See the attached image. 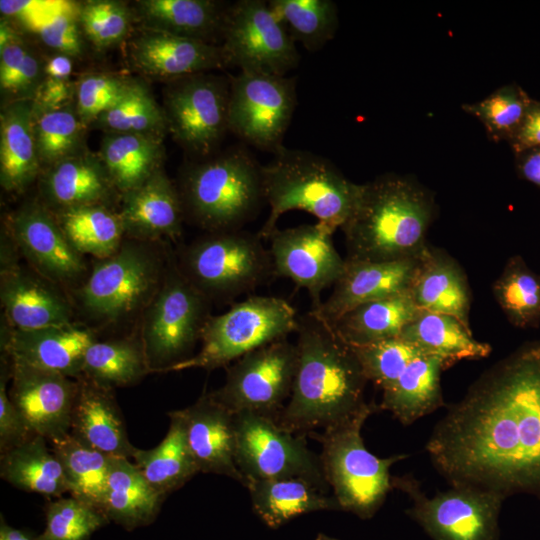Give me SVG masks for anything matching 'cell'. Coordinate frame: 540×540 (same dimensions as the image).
Segmentation results:
<instances>
[{
  "label": "cell",
  "instance_id": "obj_1",
  "mask_svg": "<svg viewBox=\"0 0 540 540\" xmlns=\"http://www.w3.org/2000/svg\"><path fill=\"white\" fill-rule=\"evenodd\" d=\"M426 451L451 486L540 498V341L485 371L438 421Z\"/></svg>",
  "mask_w": 540,
  "mask_h": 540
},
{
  "label": "cell",
  "instance_id": "obj_2",
  "mask_svg": "<svg viewBox=\"0 0 540 540\" xmlns=\"http://www.w3.org/2000/svg\"><path fill=\"white\" fill-rule=\"evenodd\" d=\"M298 361L291 395L275 420L306 435L334 426L363 408L367 378L333 327L309 311L298 318Z\"/></svg>",
  "mask_w": 540,
  "mask_h": 540
},
{
  "label": "cell",
  "instance_id": "obj_3",
  "mask_svg": "<svg viewBox=\"0 0 540 540\" xmlns=\"http://www.w3.org/2000/svg\"><path fill=\"white\" fill-rule=\"evenodd\" d=\"M435 214L430 191L414 179L381 175L361 184L355 208L341 227L345 259L393 261L420 256Z\"/></svg>",
  "mask_w": 540,
  "mask_h": 540
},
{
  "label": "cell",
  "instance_id": "obj_4",
  "mask_svg": "<svg viewBox=\"0 0 540 540\" xmlns=\"http://www.w3.org/2000/svg\"><path fill=\"white\" fill-rule=\"evenodd\" d=\"M261 176L265 202L270 207L258 232L263 239H269L279 218L291 210L313 215L318 224L334 233L353 212L361 188L327 158L285 146L261 165Z\"/></svg>",
  "mask_w": 540,
  "mask_h": 540
},
{
  "label": "cell",
  "instance_id": "obj_5",
  "mask_svg": "<svg viewBox=\"0 0 540 540\" xmlns=\"http://www.w3.org/2000/svg\"><path fill=\"white\" fill-rule=\"evenodd\" d=\"M178 191L185 216L208 232L240 229L266 203L261 165L239 147L191 165Z\"/></svg>",
  "mask_w": 540,
  "mask_h": 540
},
{
  "label": "cell",
  "instance_id": "obj_6",
  "mask_svg": "<svg viewBox=\"0 0 540 540\" xmlns=\"http://www.w3.org/2000/svg\"><path fill=\"white\" fill-rule=\"evenodd\" d=\"M373 411L374 406L367 403L348 419L314 435L322 445L319 456L324 476L340 510L363 520L376 514L392 489L391 466L408 456L379 458L367 450L361 430Z\"/></svg>",
  "mask_w": 540,
  "mask_h": 540
},
{
  "label": "cell",
  "instance_id": "obj_7",
  "mask_svg": "<svg viewBox=\"0 0 540 540\" xmlns=\"http://www.w3.org/2000/svg\"><path fill=\"white\" fill-rule=\"evenodd\" d=\"M262 240L259 233L241 229L208 232L187 245L177 262L209 302L232 300L275 277L270 251Z\"/></svg>",
  "mask_w": 540,
  "mask_h": 540
},
{
  "label": "cell",
  "instance_id": "obj_8",
  "mask_svg": "<svg viewBox=\"0 0 540 540\" xmlns=\"http://www.w3.org/2000/svg\"><path fill=\"white\" fill-rule=\"evenodd\" d=\"M168 254L150 242L123 241L110 257L97 260L78 289L83 313L104 324L117 323L143 312L158 290Z\"/></svg>",
  "mask_w": 540,
  "mask_h": 540
},
{
  "label": "cell",
  "instance_id": "obj_9",
  "mask_svg": "<svg viewBox=\"0 0 540 540\" xmlns=\"http://www.w3.org/2000/svg\"><path fill=\"white\" fill-rule=\"evenodd\" d=\"M209 302L168 254L162 282L142 312L140 337L151 373H167L193 356L210 317Z\"/></svg>",
  "mask_w": 540,
  "mask_h": 540
},
{
  "label": "cell",
  "instance_id": "obj_10",
  "mask_svg": "<svg viewBox=\"0 0 540 540\" xmlns=\"http://www.w3.org/2000/svg\"><path fill=\"white\" fill-rule=\"evenodd\" d=\"M298 318L285 299L250 296L220 315H210L202 331L200 350L169 372L228 366L251 351L296 333Z\"/></svg>",
  "mask_w": 540,
  "mask_h": 540
},
{
  "label": "cell",
  "instance_id": "obj_11",
  "mask_svg": "<svg viewBox=\"0 0 540 540\" xmlns=\"http://www.w3.org/2000/svg\"><path fill=\"white\" fill-rule=\"evenodd\" d=\"M234 415L235 460L243 486L252 479L300 478L328 493L320 456L308 448L305 435L290 432L270 416Z\"/></svg>",
  "mask_w": 540,
  "mask_h": 540
},
{
  "label": "cell",
  "instance_id": "obj_12",
  "mask_svg": "<svg viewBox=\"0 0 540 540\" xmlns=\"http://www.w3.org/2000/svg\"><path fill=\"white\" fill-rule=\"evenodd\" d=\"M412 500L407 514L433 540H497L498 518L505 499L498 493L467 486L427 497L411 477L392 479Z\"/></svg>",
  "mask_w": 540,
  "mask_h": 540
},
{
  "label": "cell",
  "instance_id": "obj_13",
  "mask_svg": "<svg viewBox=\"0 0 540 540\" xmlns=\"http://www.w3.org/2000/svg\"><path fill=\"white\" fill-rule=\"evenodd\" d=\"M297 361L296 343L287 338L272 342L234 361L224 384L209 394L233 414L276 418L291 395Z\"/></svg>",
  "mask_w": 540,
  "mask_h": 540
},
{
  "label": "cell",
  "instance_id": "obj_14",
  "mask_svg": "<svg viewBox=\"0 0 540 540\" xmlns=\"http://www.w3.org/2000/svg\"><path fill=\"white\" fill-rule=\"evenodd\" d=\"M296 105L294 78L239 72L230 77L228 130L246 144L274 153L283 146Z\"/></svg>",
  "mask_w": 540,
  "mask_h": 540
},
{
  "label": "cell",
  "instance_id": "obj_15",
  "mask_svg": "<svg viewBox=\"0 0 540 540\" xmlns=\"http://www.w3.org/2000/svg\"><path fill=\"white\" fill-rule=\"evenodd\" d=\"M221 49L240 72L286 76L300 61L294 40L264 0L230 4Z\"/></svg>",
  "mask_w": 540,
  "mask_h": 540
},
{
  "label": "cell",
  "instance_id": "obj_16",
  "mask_svg": "<svg viewBox=\"0 0 540 540\" xmlns=\"http://www.w3.org/2000/svg\"><path fill=\"white\" fill-rule=\"evenodd\" d=\"M230 77L207 72L172 81L165 95L168 130L185 149L211 154L228 130Z\"/></svg>",
  "mask_w": 540,
  "mask_h": 540
},
{
  "label": "cell",
  "instance_id": "obj_17",
  "mask_svg": "<svg viewBox=\"0 0 540 540\" xmlns=\"http://www.w3.org/2000/svg\"><path fill=\"white\" fill-rule=\"evenodd\" d=\"M20 255L10 234L2 236L0 299L5 322L25 330L72 324L70 301L55 284L23 266Z\"/></svg>",
  "mask_w": 540,
  "mask_h": 540
},
{
  "label": "cell",
  "instance_id": "obj_18",
  "mask_svg": "<svg viewBox=\"0 0 540 540\" xmlns=\"http://www.w3.org/2000/svg\"><path fill=\"white\" fill-rule=\"evenodd\" d=\"M330 231L320 224L276 229L270 240L274 276L293 281L311 297V309L321 304L322 292L343 273L345 258L336 250Z\"/></svg>",
  "mask_w": 540,
  "mask_h": 540
},
{
  "label": "cell",
  "instance_id": "obj_19",
  "mask_svg": "<svg viewBox=\"0 0 540 540\" xmlns=\"http://www.w3.org/2000/svg\"><path fill=\"white\" fill-rule=\"evenodd\" d=\"M30 267L59 285L84 281V256L69 242L55 216L45 206L31 202L11 218L8 232Z\"/></svg>",
  "mask_w": 540,
  "mask_h": 540
},
{
  "label": "cell",
  "instance_id": "obj_20",
  "mask_svg": "<svg viewBox=\"0 0 540 540\" xmlns=\"http://www.w3.org/2000/svg\"><path fill=\"white\" fill-rule=\"evenodd\" d=\"M10 361L9 397L32 430L48 442L68 434L77 379Z\"/></svg>",
  "mask_w": 540,
  "mask_h": 540
},
{
  "label": "cell",
  "instance_id": "obj_21",
  "mask_svg": "<svg viewBox=\"0 0 540 540\" xmlns=\"http://www.w3.org/2000/svg\"><path fill=\"white\" fill-rule=\"evenodd\" d=\"M422 254L393 261L345 259L331 294L310 311L332 324L359 305L410 291Z\"/></svg>",
  "mask_w": 540,
  "mask_h": 540
},
{
  "label": "cell",
  "instance_id": "obj_22",
  "mask_svg": "<svg viewBox=\"0 0 540 540\" xmlns=\"http://www.w3.org/2000/svg\"><path fill=\"white\" fill-rule=\"evenodd\" d=\"M95 340L91 330L73 323L27 330L1 326V352L12 361L73 379L82 375L84 355Z\"/></svg>",
  "mask_w": 540,
  "mask_h": 540
},
{
  "label": "cell",
  "instance_id": "obj_23",
  "mask_svg": "<svg viewBox=\"0 0 540 540\" xmlns=\"http://www.w3.org/2000/svg\"><path fill=\"white\" fill-rule=\"evenodd\" d=\"M178 412L199 471L227 476L243 485L244 478L235 460V415L209 392Z\"/></svg>",
  "mask_w": 540,
  "mask_h": 540
},
{
  "label": "cell",
  "instance_id": "obj_24",
  "mask_svg": "<svg viewBox=\"0 0 540 540\" xmlns=\"http://www.w3.org/2000/svg\"><path fill=\"white\" fill-rule=\"evenodd\" d=\"M118 214L125 236L150 243L178 239L185 217L179 191L161 168L140 186L122 194Z\"/></svg>",
  "mask_w": 540,
  "mask_h": 540
},
{
  "label": "cell",
  "instance_id": "obj_25",
  "mask_svg": "<svg viewBox=\"0 0 540 540\" xmlns=\"http://www.w3.org/2000/svg\"><path fill=\"white\" fill-rule=\"evenodd\" d=\"M130 57L140 71L172 81L227 66L220 45L151 29L131 41Z\"/></svg>",
  "mask_w": 540,
  "mask_h": 540
},
{
  "label": "cell",
  "instance_id": "obj_26",
  "mask_svg": "<svg viewBox=\"0 0 540 540\" xmlns=\"http://www.w3.org/2000/svg\"><path fill=\"white\" fill-rule=\"evenodd\" d=\"M77 381L69 433L110 457H132L136 447L129 442L114 389L85 376Z\"/></svg>",
  "mask_w": 540,
  "mask_h": 540
},
{
  "label": "cell",
  "instance_id": "obj_27",
  "mask_svg": "<svg viewBox=\"0 0 540 540\" xmlns=\"http://www.w3.org/2000/svg\"><path fill=\"white\" fill-rule=\"evenodd\" d=\"M410 293L420 310L453 316L470 327L468 280L458 262L445 251L427 246Z\"/></svg>",
  "mask_w": 540,
  "mask_h": 540
},
{
  "label": "cell",
  "instance_id": "obj_28",
  "mask_svg": "<svg viewBox=\"0 0 540 540\" xmlns=\"http://www.w3.org/2000/svg\"><path fill=\"white\" fill-rule=\"evenodd\" d=\"M34 100L7 103L0 117V183L8 192H22L36 178L40 159L36 148Z\"/></svg>",
  "mask_w": 540,
  "mask_h": 540
},
{
  "label": "cell",
  "instance_id": "obj_29",
  "mask_svg": "<svg viewBox=\"0 0 540 540\" xmlns=\"http://www.w3.org/2000/svg\"><path fill=\"white\" fill-rule=\"evenodd\" d=\"M166 496L145 479L129 458L112 457L102 513L132 531L157 518Z\"/></svg>",
  "mask_w": 540,
  "mask_h": 540
},
{
  "label": "cell",
  "instance_id": "obj_30",
  "mask_svg": "<svg viewBox=\"0 0 540 540\" xmlns=\"http://www.w3.org/2000/svg\"><path fill=\"white\" fill-rule=\"evenodd\" d=\"M253 511L270 528L276 529L291 519L322 510H340L335 497L300 478L248 480Z\"/></svg>",
  "mask_w": 540,
  "mask_h": 540
},
{
  "label": "cell",
  "instance_id": "obj_31",
  "mask_svg": "<svg viewBox=\"0 0 540 540\" xmlns=\"http://www.w3.org/2000/svg\"><path fill=\"white\" fill-rule=\"evenodd\" d=\"M137 12L146 29L213 44L230 7L212 0H141Z\"/></svg>",
  "mask_w": 540,
  "mask_h": 540
},
{
  "label": "cell",
  "instance_id": "obj_32",
  "mask_svg": "<svg viewBox=\"0 0 540 540\" xmlns=\"http://www.w3.org/2000/svg\"><path fill=\"white\" fill-rule=\"evenodd\" d=\"M42 190L46 199L60 211L104 205L116 188L100 158L74 155L50 166L43 178Z\"/></svg>",
  "mask_w": 540,
  "mask_h": 540
},
{
  "label": "cell",
  "instance_id": "obj_33",
  "mask_svg": "<svg viewBox=\"0 0 540 540\" xmlns=\"http://www.w3.org/2000/svg\"><path fill=\"white\" fill-rule=\"evenodd\" d=\"M443 359L420 355L413 359L398 379L383 390L380 408L403 425H410L443 405L441 372Z\"/></svg>",
  "mask_w": 540,
  "mask_h": 540
},
{
  "label": "cell",
  "instance_id": "obj_34",
  "mask_svg": "<svg viewBox=\"0 0 540 540\" xmlns=\"http://www.w3.org/2000/svg\"><path fill=\"white\" fill-rule=\"evenodd\" d=\"M399 337L423 354L443 359L447 367L464 359L485 358L492 351L489 344L476 340L470 327L459 319L423 310L403 328Z\"/></svg>",
  "mask_w": 540,
  "mask_h": 540
},
{
  "label": "cell",
  "instance_id": "obj_35",
  "mask_svg": "<svg viewBox=\"0 0 540 540\" xmlns=\"http://www.w3.org/2000/svg\"><path fill=\"white\" fill-rule=\"evenodd\" d=\"M420 311L407 291L359 305L330 325L345 343L357 347L399 337Z\"/></svg>",
  "mask_w": 540,
  "mask_h": 540
},
{
  "label": "cell",
  "instance_id": "obj_36",
  "mask_svg": "<svg viewBox=\"0 0 540 540\" xmlns=\"http://www.w3.org/2000/svg\"><path fill=\"white\" fill-rule=\"evenodd\" d=\"M47 440L35 435L28 441L0 453V476L14 487L58 497L69 493L62 464L47 445Z\"/></svg>",
  "mask_w": 540,
  "mask_h": 540
},
{
  "label": "cell",
  "instance_id": "obj_37",
  "mask_svg": "<svg viewBox=\"0 0 540 540\" xmlns=\"http://www.w3.org/2000/svg\"><path fill=\"white\" fill-rule=\"evenodd\" d=\"M163 148L160 136L110 133L103 139L99 158L116 190L124 194L161 168Z\"/></svg>",
  "mask_w": 540,
  "mask_h": 540
},
{
  "label": "cell",
  "instance_id": "obj_38",
  "mask_svg": "<svg viewBox=\"0 0 540 540\" xmlns=\"http://www.w3.org/2000/svg\"><path fill=\"white\" fill-rule=\"evenodd\" d=\"M169 417V429L163 440L152 449L135 448L131 457L151 486L166 497L200 473L178 410L170 412Z\"/></svg>",
  "mask_w": 540,
  "mask_h": 540
},
{
  "label": "cell",
  "instance_id": "obj_39",
  "mask_svg": "<svg viewBox=\"0 0 540 540\" xmlns=\"http://www.w3.org/2000/svg\"><path fill=\"white\" fill-rule=\"evenodd\" d=\"M150 373L138 334L93 341L84 355L81 376L115 389L134 385Z\"/></svg>",
  "mask_w": 540,
  "mask_h": 540
},
{
  "label": "cell",
  "instance_id": "obj_40",
  "mask_svg": "<svg viewBox=\"0 0 540 540\" xmlns=\"http://www.w3.org/2000/svg\"><path fill=\"white\" fill-rule=\"evenodd\" d=\"M49 443L64 469L68 494L102 512L112 457L70 433Z\"/></svg>",
  "mask_w": 540,
  "mask_h": 540
},
{
  "label": "cell",
  "instance_id": "obj_41",
  "mask_svg": "<svg viewBox=\"0 0 540 540\" xmlns=\"http://www.w3.org/2000/svg\"><path fill=\"white\" fill-rule=\"evenodd\" d=\"M71 245L83 256L105 259L123 243L125 235L118 213L105 205L60 210L54 215Z\"/></svg>",
  "mask_w": 540,
  "mask_h": 540
},
{
  "label": "cell",
  "instance_id": "obj_42",
  "mask_svg": "<svg viewBox=\"0 0 540 540\" xmlns=\"http://www.w3.org/2000/svg\"><path fill=\"white\" fill-rule=\"evenodd\" d=\"M46 79L37 55L6 20L0 24V88L10 102L35 100Z\"/></svg>",
  "mask_w": 540,
  "mask_h": 540
},
{
  "label": "cell",
  "instance_id": "obj_43",
  "mask_svg": "<svg viewBox=\"0 0 540 540\" xmlns=\"http://www.w3.org/2000/svg\"><path fill=\"white\" fill-rule=\"evenodd\" d=\"M493 294L513 326L526 329L540 325V275L520 255L508 259L493 284Z\"/></svg>",
  "mask_w": 540,
  "mask_h": 540
},
{
  "label": "cell",
  "instance_id": "obj_44",
  "mask_svg": "<svg viewBox=\"0 0 540 540\" xmlns=\"http://www.w3.org/2000/svg\"><path fill=\"white\" fill-rule=\"evenodd\" d=\"M268 5L294 40L314 52L330 41L338 28V10L331 0H270Z\"/></svg>",
  "mask_w": 540,
  "mask_h": 540
},
{
  "label": "cell",
  "instance_id": "obj_45",
  "mask_svg": "<svg viewBox=\"0 0 540 540\" xmlns=\"http://www.w3.org/2000/svg\"><path fill=\"white\" fill-rule=\"evenodd\" d=\"M84 126L70 105L42 108L35 104L33 128L41 164L53 165L76 155Z\"/></svg>",
  "mask_w": 540,
  "mask_h": 540
},
{
  "label": "cell",
  "instance_id": "obj_46",
  "mask_svg": "<svg viewBox=\"0 0 540 540\" xmlns=\"http://www.w3.org/2000/svg\"><path fill=\"white\" fill-rule=\"evenodd\" d=\"M97 123L111 133H138L162 137L168 130L164 109L148 88L131 81L125 95Z\"/></svg>",
  "mask_w": 540,
  "mask_h": 540
},
{
  "label": "cell",
  "instance_id": "obj_47",
  "mask_svg": "<svg viewBox=\"0 0 540 540\" xmlns=\"http://www.w3.org/2000/svg\"><path fill=\"white\" fill-rule=\"evenodd\" d=\"M532 98L517 84H507L462 109L477 118L494 141L509 142L520 127Z\"/></svg>",
  "mask_w": 540,
  "mask_h": 540
},
{
  "label": "cell",
  "instance_id": "obj_48",
  "mask_svg": "<svg viewBox=\"0 0 540 540\" xmlns=\"http://www.w3.org/2000/svg\"><path fill=\"white\" fill-rule=\"evenodd\" d=\"M22 21L37 30L47 46L69 57L83 52L78 8L70 3L38 2L33 11Z\"/></svg>",
  "mask_w": 540,
  "mask_h": 540
},
{
  "label": "cell",
  "instance_id": "obj_49",
  "mask_svg": "<svg viewBox=\"0 0 540 540\" xmlns=\"http://www.w3.org/2000/svg\"><path fill=\"white\" fill-rule=\"evenodd\" d=\"M109 522L95 507L72 496L60 497L45 506V528L36 540H89Z\"/></svg>",
  "mask_w": 540,
  "mask_h": 540
},
{
  "label": "cell",
  "instance_id": "obj_50",
  "mask_svg": "<svg viewBox=\"0 0 540 540\" xmlns=\"http://www.w3.org/2000/svg\"><path fill=\"white\" fill-rule=\"evenodd\" d=\"M368 381L382 390L390 387L408 364L423 354L400 337L352 347Z\"/></svg>",
  "mask_w": 540,
  "mask_h": 540
},
{
  "label": "cell",
  "instance_id": "obj_51",
  "mask_svg": "<svg viewBox=\"0 0 540 540\" xmlns=\"http://www.w3.org/2000/svg\"><path fill=\"white\" fill-rule=\"evenodd\" d=\"M80 28L97 48H108L124 40L130 28L131 14L118 1L93 0L78 7Z\"/></svg>",
  "mask_w": 540,
  "mask_h": 540
},
{
  "label": "cell",
  "instance_id": "obj_52",
  "mask_svg": "<svg viewBox=\"0 0 540 540\" xmlns=\"http://www.w3.org/2000/svg\"><path fill=\"white\" fill-rule=\"evenodd\" d=\"M131 81L110 74L84 75L75 88L76 112L87 125L111 109L127 92Z\"/></svg>",
  "mask_w": 540,
  "mask_h": 540
},
{
  "label": "cell",
  "instance_id": "obj_53",
  "mask_svg": "<svg viewBox=\"0 0 540 540\" xmlns=\"http://www.w3.org/2000/svg\"><path fill=\"white\" fill-rule=\"evenodd\" d=\"M11 361L1 352L0 366V453L10 450L37 435L9 397Z\"/></svg>",
  "mask_w": 540,
  "mask_h": 540
},
{
  "label": "cell",
  "instance_id": "obj_54",
  "mask_svg": "<svg viewBox=\"0 0 540 540\" xmlns=\"http://www.w3.org/2000/svg\"><path fill=\"white\" fill-rule=\"evenodd\" d=\"M514 153L540 146V102L532 100L527 113L516 131L508 142Z\"/></svg>",
  "mask_w": 540,
  "mask_h": 540
},
{
  "label": "cell",
  "instance_id": "obj_55",
  "mask_svg": "<svg viewBox=\"0 0 540 540\" xmlns=\"http://www.w3.org/2000/svg\"><path fill=\"white\" fill-rule=\"evenodd\" d=\"M72 93L73 88L68 80L46 77L34 101L42 108H59L68 105Z\"/></svg>",
  "mask_w": 540,
  "mask_h": 540
},
{
  "label": "cell",
  "instance_id": "obj_56",
  "mask_svg": "<svg viewBox=\"0 0 540 540\" xmlns=\"http://www.w3.org/2000/svg\"><path fill=\"white\" fill-rule=\"evenodd\" d=\"M515 166L519 177L540 189V146L516 153Z\"/></svg>",
  "mask_w": 540,
  "mask_h": 540
},
{
  "label": "cell",
  "instance_id": "obj_57",
  "mask_svg": "<svg viewBox=\"0 0 540 540\" xmlns=\"http://www.w3.org/2000/svg\"><path fill=\"white\" fill-rule=\"evenodd\" d=\"M44 69L47 78L68 80L72 72L71 57L64 54L55 55L45 63Z\"/></svg>",
  "mask_w": 540,
  "mask_h": 540
},
{
  "label": "cell",
  "instance_id": "obj_58",
  "mask_svg": "<svg viewBox=\"0 0 540 540\" xmlns=\"http://www.w3.org/2000/svg\"><path fill=\"white\" fill-rule=\"evenodd\" d=\"M37 1H0V11L3 15L17 17L22 20L36 6Z\"/></svg>",
  "mask_w": 540,
  "mask_h": 540
},
{
  "label": "cell",
  "instance_id": "obj_59",
  "mask_svg": "<svg viewBox=\"0 0 540 540\" xmlns=\"http://www.w3.org/2000/svg\"><path fill=\"white\" fill-rule=\"evenodd\" d=\"M0 540H36V536L28 530L10 526L1 515Z\"/></svg>",
  "mask_w": 540,
  "mask_h": 540
},
{
  "label": "cell",
  "instance_id": "obj_60",
  "mask_svg": "<svg viewBox=\"0 0 540 540\" xmlns=\"http://www.w3.org/2000/svg\"><path fill=\"white\" fill-rule=\"evenodd\" d=\"M315 540H338L336 538H332V537H329L325 534H322V533H319L317 536H316V539Z\"/></svg>",
  "mask_w": 540,
  "mask_h": 540
}]
</instances>
